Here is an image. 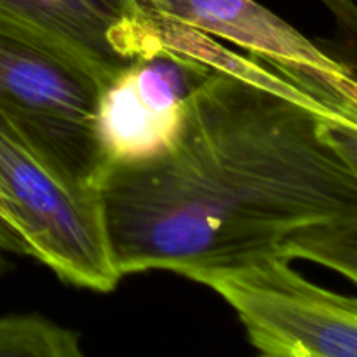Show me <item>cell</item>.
I'll return each mask as SVG.
<instances>
[{
    "mask_svg": "<svg viewBox=\"0 0 357 357\" xmlns=\"http://www.w3.org/2000/svg\"><path fill=\"white\" fill-rule=\"evenodd\" d=\"M98 188L121 278L302 258L356 282L357 122L265 65L213 68L173 145Z\"/></svg>",
    "mask_w": 357,
    "mask_h": 357,
    "instance_id": "cell-1",
    "label": "cell"
},
{
    "mask_svg": "<svg viewBox=\"0 0 357 357\" xmlns=\"http://www.w3.org/2000/svg\"><path fill=\"white\" fill-rule=\"evenodd\" d=\"M0 190L13 209L20 253L77 288L114 291L122 278L112 261L100 188L80 180L3 110Z\"/></svg>",
    "mask_w": 357,
    "mask_h": 357,
    "instance_id": "cell-2",
    "label": "cell"
},
{
    "mask_svg": "<svg viewBox=\"0 0 357 357\" xmlns=\"http://www.w3.org/2000/svg\"><path fill=\"white\" fill-rule=\"evenodd\" d=\"M101 87L75 56L0 17V110L96 187L103 173L94 135Z\"/></svg>",
    "mask_w": 357,
    "mask_h": 357,
    "instance_id": "cell-3",
    "label": "cell"
},
{
    "mask_svg": "<svg viewBox=\"0 0 357 357\" xmlns=\"http://www.w3.org/2000/svg\"><path fill=\"white\" fill-rule=\"evenodd\" d=\"M195 282L218 293L239 316L248 340L268 357H356L354 296L312 284L289 265L267 258L208 272Z\"/></svg>",
    "mask_w": 357,
    "mask_h": 357,
    "instance_id": "cell-4",
    "label": "cell"
},
{
    "mask_svg": "<svg viewBox=\"0 0 357 357\" xmlns=\"http://www.w3.org/2000/svg\"><path fill=\"white\" fill-rule=\"evenodd\" d=\"M145 2L169 20L239 45L324 107L357 121L352 70L257 0Z\"/></svg>",
    "mask_w": 357,
    "mask_h": 357,
    "instance_id": "cell-5",
    "label": "cell"
},
{
    "mask_svg": "<svg viewBox=\"0 0 357 357\" xmlns=\"http://www.w3.org/2000/svg\"><path fill=\"white\" fill-rule=\"evenodd\" d=\"M211 72L197 59L162 52L132 63L108 80L94 117L103 173L166 152L180 132L188 98Z\"/></svg>",
    "mask_w": 357,
    "mask_h": 357,
    "instance_id": "cell-6",
    "label": "cell"
},
{
    "mask_svg": "<svg viewBox=\"0 0 357 357\" xmlns=\"http://www.w3.org/2000/svg\"><path fill=\"white\" fill-rule=\"evenodd\" d=\"M0 17L75 56L103 86L139 59L173 52L169 17L145 0H0Z\"/></svg>",
    "mask_w": 357,
    "mask_h": 357,
    "instance_id": "cell-7",
    "label": "cell"
},
{
    "mask_svg": "<svg viewBox=\"0 0 357 357\" xmlns=\"http://www.w3.org/2000/svg\"><path fill=\"white\" fill-rule=\"evenodd\" d=\"M2 357H80V335L38 314L0 317Z\"/></svg>",
    "mask_w": 357,
    "mask_h": 357,
    "instance_id": "cell-8",
    "label": "cell"
},
{
    "mask_svg": "<svg viewBox=\"0 0 357 357\" xmlns=\"http://www.w3.org/2000/svg\"><path fill=\"white\" fill-rule=\"evenodd\" d=\"M0 243L6 250L17 251L20 253V243H17V229L14 222L13 209H10L9 201L0 190Z\"/></svg>",
    "mask_w": 357,
    "mask_h": 357,
    "instance_id": "cell-9",
    "label": "cell"
},
{
    "mask_svg": "<svg viewBox=\"0 0 357 357\" xmlns=\"http://www.w3.org/2000/svg\"><path fill=\"white\" fill-rule=\"evenodd\" d=\"M9 271H10V261L7 260L6 257V248H3L2 243H0V278H3Z\"/></svg>",
    "mask_w": 357,
    "mask_h": 357,
    "instance_id": "cell-10",
    "label": "cell"
}]
</instances>
